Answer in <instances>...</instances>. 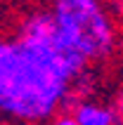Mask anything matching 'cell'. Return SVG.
<instances>
[{"label": "cell", "instance_id": "cell-1", "mask_svg": "<svg viewBox=\"0 0 123 125\" xmlns=\"http://www.w3.org/2000/svg\"><path fill=\"white\" fill-rule=\"evenodd\" d=\"M90 69L64 38L28 40L0 33V118L45 125L69 109L71 85Z\"/></svg>", "mask_w": 123, "mask_h": 125}, {"label": "cell", "instance_id": "cell-2", "mask_svg": "<svg viewBox=\"0 0 123 125\" xmlns=\"http://www.w3.org/2000/svg\"><path fill=\"white\" fill-rule=\"evenodd\" d=\"M50 10L64 42L88 64L111 59L118 47V26L109 5L95 0H52Z\"/></svg>", "mask_w": 123, "mask_h": 125}, {"label": "cell", "instance_id": "cell-3", "mask_svg": "<svg viewBox=\"0 0 123 125\" xmlns=\"http://www.w3.org/2000/svg\"><path fill=\"white\" fill-rule=\"evenodd\" d=\"M78 125H118L116 113L111 109L109 102H99V99H85L78 102L69 109Z\"/></svg>", "mask_w": 123, "mask_h": 125}, {"label": "cell", "instance_id": "cell-4", "mask_svg": "<svg viewBox=\"0 0 123 125\" xmlns=\"http://www.w3.org/2000/svg\"><path fill=\"white\" fill-rule=\"evenodd\" d=\"M109 104H111V109H114V113H116L118 125H123V78L114 85V90H111V94H109Z\"/></svg>", "mask_w": 123, "mask_h": 125}, {"label": "cell", "instance_id": "cell-5", "mask_svg": "<svg viewBox=\"0 0 123 125\" xmlns=\"http://www.w3.org/2000/svg\"><path fill=\"white\" fill-rule=\"evenodd\" d=\"M45 125H78V123L74 120V116L69 111H62L59 116H55V118L50 120V123H45Z\"/></svg>", "mask_w": 123, "mask_h": 125}, {"label": "cell", "instance_id": "cell-6", "mask_svg": "<svg viewBox=\"0 0 123 125\" xmlns=\"http://www.w3.org/2000/svg\"><path fill=\"white\" fill-rule=\"evenodd\" d=\"M0 125H19V123H14V120H7V118H0Z\"/></svg>", "mask_w": 123, "mask_h": 125}, {"label": "cell", "instance_id": "cell-7", "mask_svg": "<svg viewBox=\"0 0 123 125\" xmlns=\"http://www.w3.org/2000/svg\"><path fill=\"white\" fill-rule=\"evenodd\" d=\"M95 2H104V5H107V0H95Z\"/></svg>", "mask_w": 123, "mask_h": 125}]
</instances>
